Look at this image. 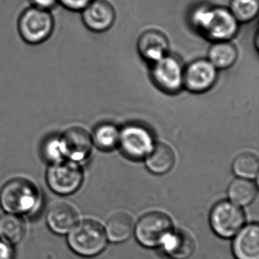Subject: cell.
Wrapping results in <instances>:
<instances>
[{"label": "cell", "mask_w": 259, "mask_h": 259, "mask_svg": "<svg viewBox=\"0 0 259 259\" xmlns=\"http://www.w3.org/2000/svg\"><path fill=\"white\" fill-rule=\"evenodd\" d=\"M189 20L192 26L212 41H227L238 31L239 22L229 9L197 6L191 12Z\"/></svg>", "instance_id": "1"}, {"label": "cell", "mask_w": 259, "mask_h": 259, "mask_svg": "<svg viewBox=\"0 0 259 259\" xmlns=\"http://www.w3.org/2000/svg\"><path fill=\"white\" fill-rule=\"evenodd\" d=\"M40 203V192L29 180H10L0 192V204L7 213L21 215L31 213Z\"/></svg>", "instance_id": "2"}, {"label": "cell", "mask_w": 259, "mask_h": 259, "mask_svg": "<svg viewBox=\"0 0 259 259\" xmlns=\"http://www.w3.org/2000/svg\"><path fill=\"white\" fill-rule=\"evenodd\" d=\"M68 244L71 249L83 257H95L101 254L107 243L104 227L93 220L77 223L68 233Z\"/></svg>", "instance_id": "3"}, {"label": "cell", "mask_w": 259, "mask_h": 259, "mask_svg": "<svg viewBox=\"0 0 259 259\" xmlns=\"http://www.w3.org/2000/svg\"><path fill=\"white\" fill-rule=\"evenodd\" d=\"M17 28L24 42L36 46L51 38L55 29V19L51 12L30 7L19 16Z\"/></svg>", "instance_id": "4"}, {"label": "cell", "mask_w": 259, "mask_h": 259, "mask_svg": "<svg viewBox=\"0 0 259 259\" xmlns=\"http://www.w3.org/2000/svg\"><path fill=\"white\" fill-rule=\"evenodd\" d=\"M172 230V221L167 214L152 211L139 219L134 230L141 245L146 248H155L162 245Z\"/></svg>", "instance_id": "5"}, {"label": "cell", "mask_w": 259, "mask_h": 259, "mask_svg": "<svg viewBox=\"0 0 259 259\" xmlns=\"http://www.w3.org/2000/svg\"><path fill=\"white\" fill-rule=\"evenodd\" d=\"M46 179L53 192L60 195H69L81 187L84 174L79 163L63 160L50 165Z\"/></svg>", "instance_id": "6"}, {"label": "cell", "mask_w": 259, "mask_h": 259, "mask_svg": "<svg viewBox=\"0 0 259 259\" xmlns=\"http://www.w3.org/2000/svg\"><path fill=\"white\" fill-rule=\"evenodd\" d=\"M210 222L218 236L229 239L236 236L245 225V213L231 201H221L212 208Z\"/></svg>", "instance_id": "7"}, {"label": "cell", "mask_w": 259, "mask_h": 259, "mask_svg": "<svg viewBox=\"0 0 259 259\" xmlns=\"http://www.w3.org/2000/svg\"><path fill=\"white\" fill-rule=\"evenodd\" d=\"M155 85L165 93H178L183 87L184 67L177 57L166 54L154 63L151 72Z\"/></svg>", "instance_id": "8"}, {"label": "cell", "mask_w": 259, "mask_h": 259, "mask_svg": "<svg viewBox=\"0 0 259 259\" xmlns=\"http://www.w3.org/2000/svg\"><path fill=\"white\" fill-rule=\"evenodd\" d=\"M151 131L140 124H128L120 130L119 146L122 154L138 160L145 158L154 146Z\"/></svg>", "instance_id": "9"}, {"label": "cell", "mask_w": 259, "mask_h": 259, "mask_svg": "<svg viewBox=\"0 0 259 259\" xmlns=\"http://www.w3.org/2000/svg\"><path fill=\"white\" fill-rule=\"evenodd\" d=\"M217 68L208 60H195L184 69L183 87L193 93L210 90L218 78Z\"/></svg>", "instance_id": "10"}, {"label": "cell", "mask_w": 259, "mask_h": 259, "mask_svg": "<svg viewBox=\"0 0 259 259\" xmlns=\"http://www.w3.org/2000/svg\"><path fill=\"white\" fill-rule=\"evenodd\" d=\"M60 135L66 160L79 163L90 156L94 145L92 135L87 130L72 126Z\"/></svg>", "instance_id": "11"}, {"label": "cell", "mask_w": 259, "mask_h": 259, "mask_svg": "<svg viewBox=\"0 0 259 259\" xmlns=\"http://www.w3.org/2000/svg\"><path fill=\"white\" fill-rule=\"evenodd\" d=\"M81 13L84 26L93 32L107 31L116 19L114 8L107 0H93Z\"/></svg>", "instance_id": "12"}, {"label": "cell", "mask_w": 259, "mask_h": 259, "mask_svg": "<svg viewBox=\"0 0 259 259\" xmlns=\"http://www.w3.org/2000/svg\"><path fill=\"white\" fill-rule=\"evenodd\" d=\"M137 48L144 60L154 63L167 54L169 41L163 33L148 30L139 37Z\"/></svg>", "instance_id": "13"}, {"label": "cell", "mask_w": 259, "mask_h": 259, "mask_svg": "<svg viewBox=\"0 0 259 259\" xmlns=\"http://www.w3.org/2000/svg\"><path fill=\"white\" fill-rule=\"evenodd\" d=\"M233 251L236 259H259V227L245 226L235 236Z\"/></svg>", "instance_id": "14"}, {"label": "cell", "mask_w": 259, "mask_h": 259, "mask_svg": "<svg viewBox=\"0 0 259 259\" xmlns=\"http://www.w3.org/2000/svg\"><path fill=\"white\" fill-rule=\"evenodd\" d=\"M78 217L73 206L67 203H58L48 210L47 223L51 231L56 234L65 235L78 223Z\"/></svg>", "instance_id": "15"}, {"label": "cell", "mask_w": 259, "mask_h": 259, "mask_svg": "<svg viewBox=\"0 0 259 259\" xmlns=\"http://www.w3.org/2000/svg\"><path fill=\"white\" fill-rule=\"evenodd\" d=\"M175 161V154L172 148L163 143L154 145L145 157L147 167L157 175H163L170 171Z\"/></svg>", "instance_id": "16"}, {"label": "cell", "mask_w": 259, "mask_h": 259, "mask_svg": "<svg viewBox=\"0 0 259 259\" xmlns=\"http://www.w3.org/2000/svg\"><path fill=\"white\" fill-rule=\"evenodd\" d=\"M134 230L133 218L128 213L118 212L109 218L105 233L109 240L114 243H121L130 239Z\"/></svg>", "instance_id": "17"}, {"label": "cell", "mask_w": 259, "mask_h": 259, "mask_svg": "<svg viewBox=\"0 0 259 259\" xmlns=\"http://www.w3.org/2000/svg\"><path fill=\"white\" fill-rule=\"evenodd\" d=\"M166 254L174 259H186L193 254L195 242L183 231L172 232L162 244Z\"/></svg>", "instance_id": "18"}, {"label": "cell", "mask_w": 259, "mask_h": 259, "mask_svg": "<svg viewBox=\"0 0 259 259\" xmlns=\"http://www.w3.org/2000/svg\"><path fill=\"white\" fill-rule=\"evenodd\" d=\"M25 221L19 215L5 213L0 218V239L11 245L23 240L26 235Z\"/></svg>", "instance_id": "19"}, {"label": "cell", "mask_w": 259, "mask_h": 259, "mask_svg": "<svg viewBox=\"0 0 259 259\" xmlns=\"http://www.w3.org/2000/svg\"><path fill=\"white\" fill-rule=\"evenodd\" d=\"M237 58V48L230 40L215 42L208 51V60L217 69L231 67Z\"/></svg>", "instance_id": "20"}, {"label": "cell", "mask_w": 259, "mask_h": 259, "mask_svg": "<svg viewBox=\"0 0 259 259\" xmlns=\"http://www.w3.org/2000/svg\"><path fill=\"white\" fill-rule=\"evenodd\" d=\"M91 135L94 146L101 151H112L119 145L120 130L114 124L110 122L99 124Z\"/></svg>", "instance_id": "21"}, {"label": "cell", "mask_w": 259, "mask_h": 259, "mask_svg": "<svg viewBox=\"0 0 259 259\" xmlns=\"http://www.w3.org/2000/svg\"><path fill=\"white\" fill-rule=\"evenodd\" d=\"M257 188L255 183L248 179H236L230 183L228 195L230 201L239 206H247L255 199Z\"/></svg>", "instance_id": "22"}, {"label": "cell", "mask_w": 259, "mask_h": 259, "mask_svg": "<svg viewBox=\"0 0 259 259\" xmlns=\"http://www.w3.org/2000/svg\"><path fill=\"white\" fill-rule=\"evenodd\" d=\"M259 163L257 156L251 152H244L235 158L233 169L240 178L251 180L257 177Z\"/></svg>", "instance_id": "23"}, {"label": "cell", "mask_w": 259, "mask_h": 259, "mask_svg": "<svg viewBox=\"0 0 259 259\" xmlns=\"http://www.w3.org/2000/svg\"><path fill=\"white\" fill-rule=\"evenodd\" d=\"M229 10L238 22H251L258 14L259 0H231Z\"/></svg>", "instance_id": "24"}, {"label": "cell", "mask_w": 259, "mask_h": 259, "mask_svg": "<svg viewBox=\"0 0 259 259\" xmlns=\"http://www.w3.org/2000/svg\"><path fill=\"white\" fill-rule=\"evenodd\" d=\"M40 153L45 160L51 163L66 160L63 153L61 135L53 134L44 139L40 147Z\"/></svg>", "instance_id": "25"}, {"label": "cell", "mask_w": 259, "mask_h": 259, "mask_svg": "<svg viewBox=\"0 0 259 259\" xmlns=\"http://www.w3.org/2000/svg\"><path fill=\"white\" fill-rule=\"evenodd\" d=\"M93 0H58L59 5L70 12L81 13Z\"/></svg>", "instance_id": "26"}, {"label": "cell", "mask_w": 259, "mask_h": 259, "mask_svg": "<svg viewBox=\"0 0 259 259\" xmlns=\"http://www.w3.org/2000/svg\"><path fill=\"white\" fill-rule=\"evenodd\" d=\"M30 7L51 12L58 4V0H28Z\"/></svg>", "instance_id": "27"}, {"label": "cell", "mask_w": 259, "mask_h": 259, "mask_svg": "<svg viewBox=\"0 0 259 259\" xmlns=\"http://www.w3.org/2000/svg\"><path fill=\"white\" fill-rule=\"evenodd\" d=\"M12 245L0 239V259H13Z\"/></svg>", "instance_id": "28"}]
</instances>
